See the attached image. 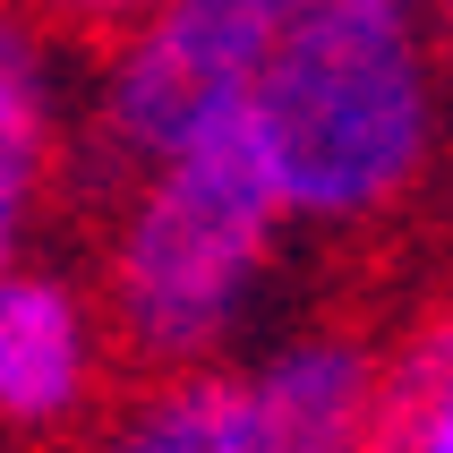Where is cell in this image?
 I'll return each mask as SVG.
<instances>
[{"instance_id": "6da1fadb", "label": "cell", "mask_w": 453, "mask_h": 453, "mask_svg": "<svg viewBox=\"0 0 453 453\" xmlns=\"http://www.w3.org/2000/svg\"><path fill=\"white\" fill-rule=\"evenodd\" d=\"M291 231H377L403 214L436 154L428 0H291L249 86Z\"/></svg>"}, {"instance_id": "7a4b0ae2", "label": "cell", "mask_w": 453, "mask_h": 453, "mask_svg": "<svg viewBox=\"0 0 453 453\" xmlns=\"http://www.w3.org/2000/svg\"><path fill=\"white\" fill-rule=\"evenodd\" d=\"M282 240H291V214L274 197L265 146L240 103L111 188L95 274V317L111 359L137 377L214 368V351L257 308Z\"/></svg>"}, {"instance_id": "3957f363", "label": "cell", "mask_w": 453, "mask_h": 453, "mask_svg": "<svg viewBox=\"0 0 453 453\" xmlns=\"http://www.w3.org/2000/svg\"><path fill=\"white\" fill-rule=\"evenodd\" d=\"M282 18H291V0H154L103 51L95 103H86L60 172L120 188L146 163H163L180 137H197L205 120L240 111Z\"/></svg>"}, {"instance_id": "277c9868", "label": "cell", "mask_w": 453, "mask_h": 453, "mask_svg": "<svg viewBox=\"0 0 453 453\" xmlns=\"http://www.w3.org/2000/svg\"><path fill=\"white\" fill-rule=\"evenodd\" d=\"M111 342H103L95 291L51 265L0 274V428L9 436H69L103 394Z\"/></svg>"}, {"instance_id": "5b68a950", "label": "cell", "mask_w": 453, "mask_h": 453, "mask_svg": "<svg viewBox=\"0 0 453 453\" xmlns=\"http://www.w3.org/2000/svg\"><path fill=\"white\" fill-rule=\"evenodd\" d=\"M240 377V436L249 453H359L368 428V385H377V342L342 326L291 334Z\"/></svg>"}, {"instance_id": "8992f818", "label": "cell", "mask_w": 453, "mask_h": 453, "mask_svg": "<svg viewBox=\"0 0 453 453\" xmlns=\"http://www.w3.org/2000/svg\"><path fill=\"white\" fill-rule=\"evenodd\" d=\"M60 43L0 0V274L26 265V240L51 205V180L69 163V120H60Z\"/></svg>"}, {"instance_id": "52a82bcc", "label": "cell", "mask_w": 453, "mask_h": 453, "mask_svg": "<svg viewBox=\"0 0 453 453\" xmlns=\"http://www.w3.org/2000/svg\"><path fill=\"white\" fill-rule=\"evenodd\" d=\"M86 453H249L240 436V377L231 368H172L128 394Z\"/></svg>"}, {"instance_id": "ba28073f", "label": "cell", "mask_w": 453, "mask_h": 453, "mask_svg": "<svg viewBox=\"0 0 453 453\" xmlns=\"http://www.w3.org/2000/svg\"><path fill=\"white\" fill-rule=\"evenodd\" d=\"M359 453H453V334H445V308H428L394 351H377Z\"/></svg>"}, {"instance_id": "9c48e42d", "label": "cell", "mask_w": 453, "mask_h": 453, "mask_svg": "<svg viewBox=\"0 0 453 453\" xmlns=\"http://www.w3.org/2000/svg\"><path fill=\"white\" fill-rule=\"evenodd\" d=\"M43 43H69V51H111L128 26L146 18L154 0H9Z\"/></svg>"}]
</instances>
